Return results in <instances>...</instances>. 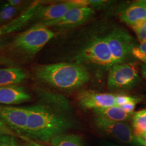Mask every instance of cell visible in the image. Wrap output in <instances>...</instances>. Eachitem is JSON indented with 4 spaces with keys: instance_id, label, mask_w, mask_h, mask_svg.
<instances>
[{
    "instance_id": "1",
    "label": "cell",
    "mask_w": 146,
    "mask_h": 146,
    "mask_svg": "<svg viewBox=\"0 0 146 146\" xmlns=\"http://www.w3.org/2000/svg\"><path fill=\"white\" fill-rule=\"evenodd\" d=\"M25 107L28 116L23 136L33 141L49 142L56 136L80 128L78 121L72 115L69 102L51 104L37 99L35 104Z\"/></svg>"
},
{
    "instance_id": "2",
    "label": "cell",
    "mask_w": 146,
    "mask_h": 146,
    "mask_svg": "<svg viewBox=\"0 0 146 146\" xmlns=\"http://www.w3.org/2000/svg\"><path fill=\"white\" fill-rule=\"evenodd\" d=\"M33 73L38 82L64 92L81 87L90 78V73L82 65L69 63L37 65Z\"/></svg>"
},
{
    "instance_id": "3",
    "label": "cell",
    "mask_w": 146,
    "mask_h": 146,
    "mask_svg": "<svg viewBox=\"0 0 146 146\" xmlns=\"http://www.w3.org/2000/svg\"><path fill=\"white\" fill-rule=\"evenodd\" d=\"M54 36L47 27L37 25L23 32L11 45V51L25 58L33 57Z\"/></svg>"
},
{
    "instance_id": "4",
    "label": "cell",
    "mask_w": 146,
    "mask_h": 146,
    "mask_svg": "<svg viewBox=\"0 0 146 146\" xmlns=\"http://www.w3.org/2000/svg\"><path fill=\"white\" fill-rule=\"evenodd\" d=\"M76 60L78 63H85L109 69L115 64L109 47L104 37H94L79 52Z\"/></svg>"
},
{
    "instance_id": "5",
    "label": "cell",
    "mask_w": 146,
    "mask_h": 146,
    "mask_svg": "<svg viewBox=\"0 0 146 146\" xmlns=\"http://www.w3.org/2000/svg\"><path fill=\"white\" fill-rule=\"evenodd\" d=\"M140 80L137 69L133 63L115 64L110 68L107 84L113 90H125L132 88Z\"/></svg>"
},
{
    "instance_id": "6",
    "label": "cell",
    "mask_w": 146,
    "mask_h": 146,
    "mask_svg": "<svg viewBox=\"0 0 146 146\" xmlns=\"http://www.w3.org/2000/svg\"><path fill=\"white\" fill-rule=\"evenodd\" d=\"M94 123L97 129L106 135L129 146H142L131 125L123 122H115L96 116Z\"/></svg>"
},
{
    "instance_id": "7",
    "label": "cell",
    "mask_w": 146,
    "mask_h": 146,
    "mask_svg": "<svg viewBox=\"0 0 146 146\" xmlns=\"http://www.w3.org/2000/svg\"><path fill=\"white\" fill-rule=\"evenodd\" d=\"M104 38L115 64L124 63L134 47L129 34L119 28L113 31Z\"/></svg>"
},
{
    "instance_id": "8",
    "label": "cell",
    "mask_w": 146,
    "mask_h": 146,
    "mask_svg": "<svg viewBox=\"0 0 146 146\" xmlns=\"http://www.w3.org/2000/svg\"><path fill=\"white\" fill-rule=\"evenodd\" d=\"M90 6L89 1L86 0L69 1L46 7L40 6L35 11L33 19L39 21L38 24H41L58 20L73 9Z\"/></svg>"
},
{
    "instance_id": "9",
    "label": "cell",
    "mask_w": 146,
    "mask_h": 146,
    "mask_svg": "<svg viewBox=\"0 0 146 146\" xmlns=\"http://www.w3.org/2000/svg\"><path fill=\"white\" fill-rule=\"evenodd\" d=\"M28 111L25 107H13L0 104V120L18 135H25Z\"/></svg>"
},
{
    "instance_id": "10",
    "label": "cell",
    "mask_w": 146,
    "mask_h": 146,
    "mask_svg": "<svg viewBox=\"0 0 146 146\" xmlns=\"http://www.w3.org/2000/svg\"><path fill=\"white\" fill-rule=\"evenodd\" d=\"M94 9L90 7H78L69 11L62 17L41 24L43 26L69 28L78 26L87 22L94 15Z\"/></svg>"
},
{
    "instance_id": "11",
    "label": "cell",
    "mask_w": 146,
    "mask_h": 146,
    "mask_svg": "<svg viewBox=\"0 0 146 146\" xmlns=\"http://www.w3.org/2000/svg\"><path fill=\"white\" fill-rule=\"evenodd\" d=\"M116 95L94 91H84L78 94V104L84 110H97L116 106Z\"/></svg>"
},
{
    "instance_id": "12",
    "label": "cell",
    "mask_w": 146,
    "mask_h": 146,
    "mask_svg": "<svg viewBox=\"0 0 146 146\" xmlns=\"http://www.w3.org/2000/svg\"><path fill=\"white\" fill-rule=\"evenodd\" d=\"M31 99V95L23 87L18 86L0 87V104H20Z\"/></svg>"
},
{
    "instance_id": "13",
    "label": "cell",
    "mask_w": 146,
    "mask_h": 146,
    "mask_svg": "<svg viewBox=\"0 0 146 146\" xmlns=\"http://www.w3.org/2000/svg\"><path fill=\"white\" fill-rule=\"evenodd\" d=\"M121 19L131 28L142 23L146 20V6L142 1L136 2L123 11Z\"/></svg>"
},
{
    "instance_id": "14",
    "label": "cell",
    "mask_w": 146,
    "mask_h": 146,
    "mask_svg": "<svg viewBox=\"0 0 146 146\" xmlns=\"http://www.w3.org/2000/svg\"><path fill=\"white\" fill-rule=\"evenodd\" d=\"M93 111L96 116L111 121L123 122L130 120L134 114L127 113L117 106L93 110Z\"/></svg>"
},
{
    "instance_id": "15",
    "label": "cell",
    "mask_w": 146,
    "mask_h": 146,
    "mask_svg": "<svg viewBox=\"0 0 146 146\" xmlns=\"http://www.w3.org/2000/svg\"><path fill=\"white\" fill-rule=\"evenodd\" d=\"M26 77V71L21 68L0 69V87L15 86Z\"/></svg>"
},
{
    "instance_id": "16",
    "label": "cell",
    "mask_w": 146,
    "mask_h": 146,
    "mask_svg": "<svg viewBox=\"0 0 146 146\" xmlns=\"http://www.w3.org/2000/svg\"><path fill=\"white\" fill-rule=\"evenodd\" d=\"M39 7L38 3H36L29 7L21 15L17 17V19L11 21L8 25L0 29V35L14 31L25 25L30 20L33 19L35 11Z\"/></svg>"
},
{
    "instance_id": "17",
    "label": "cell",
    "mask_w": 146,
    "mask_h": 146,
    "mask_svg": "<svg viewBox=\"0 0 146 146\" xmlns=\"http://www.w3.org/2000/svg\"><path fill=\"white\" fill-rule=\"evenodd\" d=\"M52 146H84L81 136L73 134L56 136L49 142Z\"/></svg>"
},
{
    "instance_id": "18",
    "label": "cell",
    "mask_w": 146,
    "mask_h": 146,
    "mask_svg": "<svg viewBox=\"0 0 146 146\" xmlns=\"http://www.w3.org/2000/svg\"><path fill=\"white\" fill-rule=\"evenodd\" d=\"M132 126L136 137L146 134V108L134 113L132 118Z\"/></svg>"
},
{
    "instance_id": "19",
    "label": "cell",
    "mask_w": 146,
    "mask_h": 146,
    "mask_svg": "<svg viewBox=\"0 0 146 146\" xmlns=\"http://www.w3.org/2000/svg\"><path fill=\"white\" fill-rule=\"evenodd\" d=\"M20 10V8L19 7L9 5L4 6L0 11V25L11 19Z\"/></svg>"
},
{
    "instance_id": "20",
    "label": "cell",
    "mask_w": 146,
    "mask_h": 146,
    "mask_svg": "<svg viewBox=\"0 0 146 146\" xmlns=\"http://www.w3.org/2000/svg\"><path fill=\"white\" fill-rule=\"evenodd\" d=\"M131 54L146 64V43H140L139 46H134Z\"/></svg>"
},
{
    "instance_id": "21",
    "label": "cell",
    "mask_w": 146,
    "mask_h": 146,
    "mask_svg": "<svg viewBox=\"0 0 146 146\" xmlns=\"http://www.w3.org/2000/svg\"><path fill=\"white\" fill-rule=\"evenodd\" d=\"M140 101V99L134 96H128L123 94L116 95L115 96V104L116 106H121L123 104L131 103V102H136L139 103Z\"/></svg>"
},
{
    "instance_id": "22",
    "label": "cell",
    "mask_w": 146,
    "mask_h": 146,
    "mask_svg": "<svg viewBox=\"0 0 146 146\" xmlns=\"http://www.w3.org/2000/svg\"><path fill=\"white\" fill-rule=\"evenodd\" d=\"M140 43H146V23L145 22L132 27Z\"/></svg>"
},
{
    "instance_id": "23",
    "label": "cell",
    "mask_w": 146,
    "mask_h": 146,
    "mask_svg": "<svg viewBox=\"0 0 146 146\" xmlns=\"http://www.w3.org/2000/svg\"><path fill=\"white\" fill-rule=\"evenodd\" d=\"M14 136L0 135V146H14Z\"/></svg>"
},
{
    "instance_id": "24",
    "label": "cell",
    "mask_w": 146,
    "mask_h": 146,
    "mask_svg": "<svg viewBox=\"0 0 146 146\" xmlns=\"http://www.w3.org/2000/svg\"><path fill=\"white\" fill-rule=\"evenodd\" d=\"M0 135H8L14 137H18V135L9 127L0 120Z\"/></svg>"
},
{
    "instance_id": "25",
    "label": "cell",
    "mask_w": 146,
    "mask_h": 146,
    "mask_svg": "<svg viewBox=\"0 0 146 146\" xmlns=\"http://www.w3.org/2000/svg\"><path fill=\"white\" fill-rule=\"evenodd\" d=\"M137 103L136 102H131L126 104H123L120 106L123 110L125 111L127 113L130 114H134V111L136 107V105Z\"/></svg>"
},
{
    "instance_id": "26",
    "label": "cell",
    "mask_w": 146,
    "mask_h": 146,
    "mask_svg": "<svg viewBox=\"0 0 146 146\" xmlns=\"http://www.w3.org/2000/svg\"><path fill=\"white\" fill-rule=\"evenodd\" d=\"M23 141L25 142V143L28 146H43L38 143L37 142L33 141L31 139L27 137L26 136H22L20 137Z\"/></svg>"
},
{
    "instance_id": "27",
    "label": "cell",
    "mask_w": 146,
    "mask_h": 146,
    "mask_svg": "<svg viewBox=\"0 0 146 146\" xmlns=\"http://www.w3.org/2000/svg\"><path fill=\"white\" fill-rule=\"evenodd\" d=\"M141 73L143 78L146 81V64L144 63L141 64Z\"/></svg>"
},
{
    "instance_id": "28",
    "label": "cell",
    "mask_w": 146,
    "mask_h": 146,
    "mask_svg": "<svg viewBox=\"0 0 146 146\" xmlns=\"http://www.w3.org/2000/svg\"><path fill=\"white\" fill-rule=\"evenodd\" d=\"M102 146H121L120 145H118L116 143H114L112 142H110V141H104L102 143Z\"/></svg>"
},
{
    "instance_id": "29",
    "label": "cell",
    "mask_w": 146,
    "mask_h": 146,
    "mask_svg": "<svg viewBox=\"0 0 146 146\" xmlns=\"http://www.w3.org/2000/svg\"><path fill=\"white\" fill-rule=\"evenodd\" d=\"M21 3V1H9V5L13 7H17V5H19Z\"/></svg>"
},
{
    "instance_id": "30",
    "label": "cell",
    "mask_w": 146,
    "mask_h": 146,
    "mask_svg": "<svg viewBox=\"0 0 146 146\" xmlns=\"http://www.w3.org/2000/svg\"><path fill=\"white\" fill-rule=\"evenodd\" d=\"M139 142L142 146H146V138L137 137Z\"/></svg>"
},
{
    "instance_id": "31",
    "label": "cell",
    "mask_w": 146,
    "mask_h": 146,
    "mask_svg": "<svg viewBox=\"0 0 146 146\" xmlns=\"http://www.w3.org/2000/svg\"><path fill=\"white\" fill-rule=\"evenodd\" d=\"M14 146H28L25 143H22L20 141H17L15 139Z\"/></svg>"
},
{
    "instance_id": "32",
    "label": "cell",
    "mask_w": 146,
    "mask_h": 146,
    "mask_svg": "<svg viewBox=\"0 0 146 146\" xmlns=\"http://www.w3.org/2000/svg\"><path fill=\"white\" fill-rule=\"evenodd\" d=\"M142 2H143V3L146 6V0H145V1H143H143H142Z\"/></svg>"
},
{
    "instance_id": "33",
    "label": "cell",
    "mask_w": 146,
    "mask_h": 146,
    "mask_svg": "<svg viewBox=\"0 0 146 146\" xmlns=\"http://www.w3.org/2000/svg\"><path fill=\"white\" fill-rule=\"evenodd\" d=\"M143 137V138H146V134H144L143 135L141 136V137Z\"/></svg>"
},
{
    "instance_id": "34",
    "label": "cell",
    "mask_w": 146,
    "mask_h": 146,
    "mask_svg": "<svg viewBox=\"0 0 146 146\" xmlns=\"http://www.w3.org/2000/svg\"><path fill=\"white\" fill-rule=\"evenodd\" d=\"M145 22H146V21H145Z\"/></svg>"
}]
</instances>
